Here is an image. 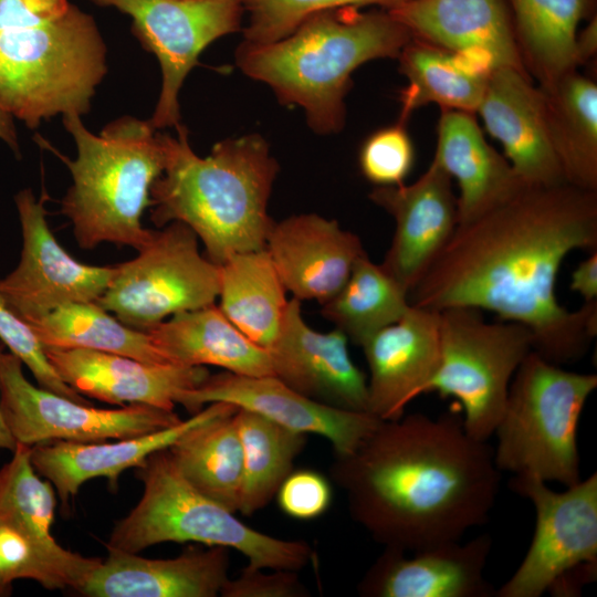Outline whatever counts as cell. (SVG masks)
Here are the masks:
<instances>
[{"label": "cell", "instance_id": "obj_28", "mask_svg": "<svg viewBox=\"0 0 597 597\" xmlns=\"http://www.w3.org/2000/svg\"><path fill=\"white\" fill-rule=\"evenodd\" d=\"M551 143L568 185L597 191V85L577 70L538 85Z\"/></svg>", "mask_w": 597, "mask_h": 597}, {"label": "cell", "instance_id": "obj_9", "mask_svg": "<svg viewBox=\"0 0 597 597\" xmlns=\"http://www.w3.org/2000/svg\"><path fill=\"white\" fill-rule=\"evenodd\" d=\"M440 364L421 390L455 398L463 426L475 440L488 441L502 416L512 378L533 350L530 329L515 322H486L480 310L439 312Z\"/></svg>", "mask_w": 597, "mask_h": 597}, {"label": "cell", "instance_id": "obj_3", "mask_svg": "<svg viewBox=\"0 0 597 597\" xmlns=\"http://www.w3.org/2000/svg\"><path fill=\"white\" fill-rule=\"evenodd\" d=\"M176 129V137L161 133L166 164L150 188L151 222L187 224L218 265L235 253L264 249L274 221L268 203L280 170L266 140L258 134L227 138L199 157L187 128Z\"/></svg>", "mask_w": 597, "mask_h": 597}, {"label": "cell", "instance_id": "obj_40", "mask_svg": "<svg viewBox=\"0 0 597 597\" xmlns=\"http://www.w3.org/2000/svg\"><path fill=\"white\" fill-rule=\"evenodd\" d=\"M0 341L30 369L40 387L81 404H91L63 381L32 328L10 307L1 292Z\"/></svg>", "mask_w": 597, "mask_h": 597}, {"label": "cell", "instance_id": "obj_46", "mask_svg": "<svg viewBox=\"0 0 597 597\" xmlns=\"http://www.w3.org/2000/svg\"><path fill=\"white\" fill-rule=\"evenodd\" d=\"M2 352V346L0 345V354ZM15 444L17 442L11 436L9 429L7 428L0 409V451L8 450L12 452L15 448Z\"/></svg>", "mask_w": 597, "mask_h": 597}, {"label": "cell", "instance_id": "obj_15", "mask_svg": "<svg viewBox=\"0 0 597 597\" xmlns=\"http://www.w3.org/2000/svg\"><path fill=\"white\" fill-rule=\"evenodd\" d=\"M216 401L256 412L297 432L322 436L331 442L336 455L355 451L380 421L369 412L312 400L274 376H244L226 370L210 374L201 385L184 392L179 405L195 415Z\"/></svg>", "mask_w": 597, "mask_h": 597}, {"label": "cell", "instance_id": "obj_13", "mask_svg": "<svg viewBox=\"0 0 597 597\" xmlns=\"http://www.w3.org/2000/svg\"><path fill=\"white\" fill-rule=\"evenodd\" d=\"M114 7L133 20L132 32L161 67V91L153 116L155 129L180 125L178 94L200 53L217 39L238 32L241 0H91Z\"/></svg>", "mask_w": 597, "mask_h": 597}, {"label": "cell", "instance_id": "obj_6", "mask_svg": "<svg viewBox=\"0 0 597 597\" xmlns=\"http://www.w3.org/2000/svg\"><path fill=\"white\" fill-rule=\"evenodd\" d=\"M62 119L77 157L71 160L50 148L72 175L61 212L71 220L76 242L82 249L112 242L140 250L153 234V229L143 227L142 214L166 164L161 133L133 116L109 122L98 135L84 126L80 115Z\"/></svg>", "mask_w": 597, "mask_h": 597}, {"label": "cell", "instance_id": "obj_20", "mask_svg": "<svg viewBox=\"0 0 597 597\" xmlns=\"http://www.w3.org/2000/svg\"><path fill=\"white\" fill-rule=\"evenodd\" d=\"M476 113L525 186L567 184L551 143L542 92L525 71L493 70Z\"/></svg>", "mask_w": 597, "mask_h": 597}, {"label": "cell", "instance_id": "obj_30", "mask_svg": "<svg viewBox=\"0 0 597 597\" xmlns=\"http://www.w3.org/2000/svg\"><path fill=\"white\" fill-rule=\"evenodd\" d=\"M595 0H506L525 71L546 85L577 70L578 24Z\"/></svg>", "mask_w": 597, "mask_h": 597}, {"label": "cell", "instance_id": "obj_26", "mask_svg": "<svg viewBox=\"0 0 597 597\" xmlns=\"http://www.w3.org/2000/svg\"><path fill=\"white\" fill-rule=\"evenodd\" d=\"M432 159L458 184V223L482 216L527 187L485 140L473 113L441 109Z\"/></svg>", "mask_w": 597, "mask_h": 597}, {"label": "cell", "instance_id": "obj_23", "mask_svg": "<svg viewBox=\"0 0 597 597\" xmlns=\"http://www.w3.org/2000/svg\"><path fill=\"white\" fill-rule=\"evenodd\" d=\"M440 315L410 304L395 323L360 346L369 369V413L396 420L421 395L440 364Z\"/></svg>", "mask_w": 597, "mask_h": 597}, {"label": "cell", "instance_id": "obj_35", "mask_svg": "<svg viewBox=\"0 0 597 597\" xmlns=\"http://www.w3.org/2000/svg\"><path fill=\"white\" fill-rule=\"evenodd\" d=\"M408 292L367 254L359 258L343 287L322 304V315L362 346L409 308Z\"/></svg>", "mask_w": 597, "mask_h": 597}, {"label": "cell", "instance_id": "obj_21", "mask_svg": "<svg viewBox=\"0 0 597 597\" xmlns=\"http://www.w3.org/2000/svg\"><path fill=\"white\" fill-rule=\"evenodd\" d=\"M264 248L292 297L321 304L343 287L356 261L367 254L357 234L316 213L273 221Z\"/></svg>", "mask_w": 597, "mask_h": 597}, {"label": "cell", "instance_id": "obj_27", "mask_svg": "<svg viewBox=\"0 0 597 597\" xmlns=\"http://www.w3.org/2000/svg\"><path fill=\"white\" fill-rule=\"evenodd\" d=\"M146 333L171 363L274 376L268 349L249 339L214 304L177 313Z\"/></svg>", "mask_w": 597, "mask_h": 597}, {"label": "cell", "instance_id": "obj_33", "mask_svg": "<svg viewBox=\"0 0 597 597\" xmlns=\"http://www.w3.org/2000/svg\"><path fill=\"white\" fill-rule=\"evenodd\" d=\"M27 323L43 348H85L171 363L148 333L125 325L96 302L69 303Z\"/></svg>", "mask_w": 597, "mask_h": 597}, {"label": "cell", "instance_id": "obj_22", "mask_svg": "<svg viewBox=\"0 0 597 597\" xmlns=\"http://www.w3.org/2000/svg\"><path fill=\"white\" fill-rule=\"evenodd\" d=\"M388 11L413 38L488 72L503 66L525 71L506 0H410Z\"/></svg>", "mask_w": 597, "mask_h": 597}, {"label": "cell", "instance_id": "obj_45", "mask_svg": "<svg viewBox=\"0 0 597 597\" xmlns=\"http://www.w3.org/2000/svg\"><path fill=\"white\" fill-rule=\"evenodd\" d=\"M12 117L13 116L8 112L0 101V139L7 143L15 155L19 156L18 135Z\"/></svg>", "mask_w": 597, "mask_h": 597}, {"label": "cell", "instance_id": "obj_25", "mask_svg": "<svg viewBox=\"0 0 597 597\" xmlns=\"http://www.w3.org/2000/svg\"><path fill=\"white\" fill-rule=\"evenodd\" d=\"M107 557L77 590L88 597H216L229 578V548L189 549L147 558L107 547Z\"/></svg>", "mask_w": 597, "mask_h": 597}, {"label": "cell", "instance_id": "obj_31", "mask_svg": "<svg viewBox=\"0 0 597 597\" xmlns=\"http://www.w3.org/2000/svg\"><path fill=\"white\" fill-rule=\"evenodd\" d=\"M407 85L400 92L399 122L428 104L475 113L491 72L467 57L411 38L398 55Z\"/></svg>", "mask_w": 597, "mask_h": 597}, {"label": "cell", "instance_id": "obj_34", "mask_svg": "<svg viewBox=\"0 0 597 597\" xmlns=\"http://www.w3.org/2000/svg\"><path fill=\"white\" fill-rule=\"evenodd\" d=\"M243 451V480L239 511L252 515L269 504L292 472L306 434L285 428L256 412L234 413Z\"/></svg>", "mask_w": 597, "mask_h": 597}, {"label": "cell", "instance_id": "obj_43", "mask_svg": "<svg viewBox=\"0 0 597 597\" xmlns=\"http://www.w3.org/2000/svg\"><path fill=\"white\" fill-rule=\"evenodd\" d=\"M569 287L584 302L597 301V250L591 251L572 272Z\"/></svg>", "mask_w": 597, "mask_h": 597}, {"label": "cell", "instance_id": "obj_37", "mask_svg": "<svg viewBox=\"0 0 597 597\" xmlns=\"http://www.w3.org/2000/svg\"><path fill=\"white\" fill-rule=\"evenodd\" d=\"M69 551L45 549L14 528L0 524V597L13 591V583L31 579L46 589L77 591L101 563Z\"/></svg>", "mask_w": 597, "mask_h": 597}, {"label": "cell", "instance_id": "obj_11", "mask_svg": "<svg viewBox=\"0 0 597 597\" xmlns=\"http://www.w3.org/2000/svg\"><path fill=\"white\" fill-rule=\"evenodd\" d=\"M139 254L115 265L95 302L125 325L148 332L168 316L214 304L220 266L200 254L197 234L171 221L153 230Z\"/></svg>", "mask_w": 597, "mask_h": 597}, {"label": "cell", "instance_id": "obj_2", "mask_svg": "<svg viewBox=\"0 0 597 597\" xmlns=\"http://www.w3.org/2000/svg\"><path fill=\"white\" fill-rule=\"evenodd\" d=\"M331 475L353 520L408 553L485 524L501 480L492 446L467 433L460 407L380 420L355 451L334 454Z\"/></svg>", "mask_w": 597, "mask_h": 597}, {"label": "cell", "instance_id": "obj_29", "mask_svg": "<svg viewBox=\"0 0 597 597\" xmlns=\"http://www.w3.org/2000/svg\"><path fill=\"white\" fill-rule=\"evenodd\" d=\"M219 266V308L249 339L269 349L290 300L268 251L235 253Z\"/></svg>", "mask_w": 597, "mask_h": 597}, {"label": "cell", "instance_id": "obj_38", "mask_svg": "<svg viewBox=\"0 0 597 597\" xmlns=\"http://www.w3.org/2000/svg\"><path fill=\"white\" fill-rule=\"evenodd\" d=\"M410 0H241L248 13L243 41L269 43L290 34L306 17L328 9L378 6L390 10Z\"/></svg>", "mask_w": 597, "mask_h": 597}, {"label": "cell", "instance_id": "obj_1", "mask_svg": "<svg viewBox=\"0 0 597 597\" xmlns=\"http://www.w3.org/2000/svg\"><path fill=\"white\" fill-rule=\"evenodd\" d=\"M597 250V191L568 184L524 187L482 216L458 223L408 294L413 306L471 307L526 326L533 352L562 366L579 360L597 334V301L570 311L556 295L561 265Z\"/></svg>", "mask_w": 597, "mask_h": 597}, {"label": "cell", "instance_id": "obj_44", "mask_svg": "<svg viewBox=\"0 0 597 597\" xmlns=\"http://www.w3.org/2000/svg\"><path fill=\"white\" fill-rule=\"evenodd\" d=\"M597 51V18H594L576 36V54L578 64H584L591 60Z\"/></svg>", "mask_w": 597, "mask_h": 597}, {"label": "cell", "instance_id": "obj_7", "mask_svg": "<svg viewBox=\"0 0 597 597\" xmlns=\"http://www.w3.org/2000/svg\"><path fill=\"white\" fill-rule=\"evenodd\" d=\"M144 490L135 507L115 523L106 547L139 553L166 542H198L243 554L248 566L298 570L314 559L304 541H287L242 523L234 512L196 490L178 471L168 449L136 468Z\"/></svg>", "mask_w": 597, "mask_h": 597}, {"label": "cell", "instance_id": "obj_17", "mask_svg": "<svg viewBox=\"0 0 597 597\" xmlns=\"http://www.w3.org/2000/svg\"><path fill=\"white\" fill-rule=\"evenodd\" d=\"M347 345V336L337 328H312L302 315L301 301L292 297L268 352L274 377L298 394L334 408L369 412L367 377Z\"/></svg>", "mask_w": 597, "mask_h": 597}, {"label": "cell", "instance_id": "obj_16", "mask_svg": "<svg viewBox=\"0 0 597 597\" xmlns=\"http://www.w3.org/2000/svg\"><path fill=\"white\" fill-rule=\"evenodd\" d=\"M369 199L395 221L394 237L380 265L409 294L458 226L452 179L432 159L415 182L376 187Z\"/></svg>", "mask_w": 597, "mask_h": 597}, {"label": "cell", "instance_id": "obj_32", "mask_svg": "<svg viewBox=\"0 0 597 597\" xmlns=\"http://www.w3.org/2000/svg\"><path fill=\"white\" fill-rule=\"evenodd\" d=\"M237 410L192 427L168 448L178 471L196 490L234 513L243 480Z\"/></svg>", "mask_w": 597, "mask_h": 597}, {"label": "cell", "instance_id": "obj_36", "mask_svg": "<svg viewBox=\"0 0 597 597\" xmlns=\"http://www.w3.org/2000/svg\"><path fill=\"white\" fill-rule=\"evenodd\" d=\"M31 447L17 442L11 459L0 468V524L45 549H60L62 546L51 533L55 490L33 467Z\"/></svg>", "mask_w": 597, "mask_h": 597}, {"label": "cell", "instance_id": "obj_14", "mask_svg": "<svg viewBox=\"0 0 597 597\" xmlns=\"http://www.w3.org/2000/svg\"><path fill=\"white\" fill-rule=\"evenodd\" d=\"M22 232L17 268L0 279V292L25 322L74 302H95L108 287L115 265L95 266L74 260L50 230L43 199L31 189L14 197Z\"/></svg>", "mask_w": 597, "mask_h": 597}, {"label": "cell", "instance_id": "obj_41", "mask_svg": "<svg viewBox=\"0 0 597 597\" xmlns=\"http://www.w3.org/2000/svg\"><path fill=\"white\" fill-rule=\"evenodd\" d=\"M275 495L283 513L306 521L327 511L332 502V488L329 481L320 472L303 469L292 471Z\"/></svg>", "mask_w": 597, "mask_h": 597}, {"label": "cell", "instance_id": "obj_18", "mask_svg": "<svg viewBox=\"0 0 597 597\" xmlns=\"http://www.w3.org/2000/svg\"><path fill=\"white\" fill-rule=\"evenodd\" d=\"M44 353L76 392L116 406L143 404L174 410L184 392L210 375L205 366L146 363L85 348L44 347Z\"/></svg>", "mask_w": 597, "mask_h": 597}, {"label": "cell", "instance_id": "obj_4", "mask_svg": "<svg viewBox=\"0 0 597 597\" xmlns=\"http://www.w3.org/2000/svg\"><path fill=\"white\" fill-rule=\"evenodd\" d=\"M360 9L315 12L274 42L242 41L235 63L249 77L268 84L280 103L301 106L312 130L338 133L353 72L371 60L397 59L412 38L388 10Z\"/></svg>", "mask_w": 597, "mask_h": 597}, {"label": "cell", "instance_id": "obj_19", "mask_svg": "<svg viewBox=\"0 0 597 597\" xmlns=\"http://www.w3.org/2000/svg\"><path fill=\"white\" fill-rule=\"evenodd\" d=\"M492 537L484 533L416 552L385 547L357 589L366 597H490L484 578Z\"/></svg>", "mask_w": 597, "mask_h": 597}, {"label": "cell", "instance_id": "obj_5", "mask_svg": "<svg viewBox=\"0 0 597 597\" xmlns=\"http://www.w3.org/2000/svg\"><path fill=\"white\" fill-rule=\"evenodd\" d=\"M106 72L92 15L69 0H0V101L29 128L87 114Z\"/></svg>", "mask_w": 597, "mask_h": 597}, {"label": "cell", "instance_id": "obj_8", "mask_svg": "<svg viewBox=\"0 0 597 597\" xmlns=\"http://www.w3.org/2000/svg\"><path fill=\"white\" fill-rule=\"evenodd\" d=\"M597 375L564 369L535 352L515 371L493 432L501 472L566 488L582 480L577 427Z\"/></svg>", "mask_w": 597, "mask_h": 597}, {"label": "cell", "instance_id": "obj_24", "mask_svg": "<svg viewBox=\"0 0 597 597\" xmlns=\"http://www.w3.org/2000/svg\"><path fill=\"white\" fill-rule=\"evenodd\" d=\"M229 402L208 404L199 412L179 423L116 442L51 441L31 447V462L38 473L51 482L62 506L66 509L81 485L88 480L105 478L116 488L119 475L142 467L156 451L168 449L192 427L224 412L237 410Z\"/></svg>", "mask_w": 597, "mask_h": 597}, {"label": "cell", "instance_id": "obj_10", "mask_svg": "<svg viewBox=\"0 0 597 597\" xmlns=\"http://www.w3.org/2000/svg\"><path fill=\"white\" fill-rule=\"evenodd\" d=\"M509 486L533 503L536 521L522 563L495 596L579 595L597 574L596 472L563 492L527 475H513Z\"/></svg>", "mask_w": 597, "mask_h": 597}, {"label": "cell", "instance_id": "obj_12", "mask_svg": "<svg viewBox=\"0 0 597 597\" xmlns=\"http://www.w3.org/2000/svg\"><path fill=\"white\" fill-rule=\"evenodd\" d=\"M0 409L15 442L34 446L51 441L100 442L155 432L179 423L175 410L129 404L96 408L31 384L22 362L0 354Z\"/></svg>", "mask_w": 597, "mask_h": 597}, {"label": "cell", "instance_id": "obj_42", "mask_svg": "<svg viewBox=\"0 0 597 597\" xmlns=\"http://www.w3.org/2000/svg\"><path fill=\"white\" fill-rule=\"evenodd\" d=\"M220 595L223 597H306L307 588L296 570L274 569L265 574L263 568L245 566L237 578H228Z\"/></svg>", "mask_w": 597, "mask_h": 597}, {"label": "cell", "instance_id": "obj_39", "mask_svg": "<svg viewBox=\"0 0 597 597\" xmlns=\"http://www.w3.org/2000/svg\"><path fill=\"white\" fill-rule=\"evenodd\" d=\"M358 161L363 176L377 187L402 185L415 163L406 123L398 121L369 135L360 147Z\"/></svg>", "mask_w": 597, "mask_h": 597}]
</instances>
